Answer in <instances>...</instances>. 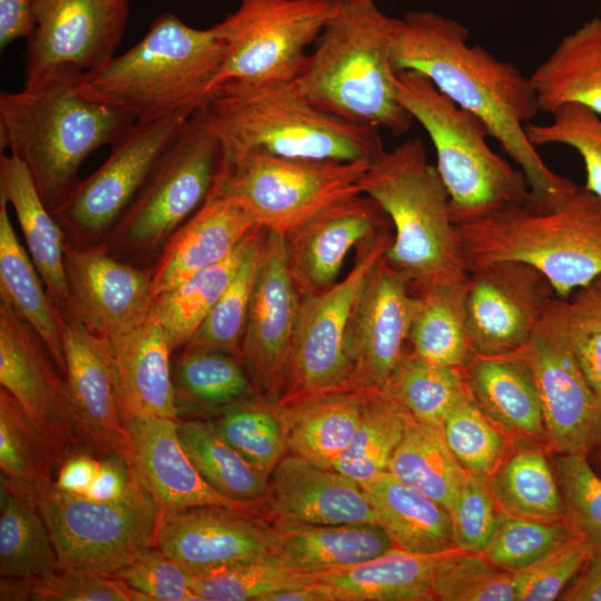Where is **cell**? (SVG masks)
<instances>
[{"instance_id": "6da1fadb", "label": "cell", "mask_w": 601, "mask_h": 601, "mask_svg": "<svg viewBox=\"0 0 601 601\" xmlns=\"http://www.w3.org/2000/svg\"><path fill=\"white\" fill-rule=\"evenodd\" d=\"M469 37L455 19L432 11L406 12L395 46L396 70L422 73L482 120L524 174L535 206L561 204L579 187L549 168L526 136L525 126L540 111L530 77L480 45H469Z\"/></svg>"}, {"instance_id": "7a4b0ae2", "label": "cell", "mask_w": 601, "mask_h": 601, "mask_svg": "<svg viewBox=\"0 0 601 601\" xmlns=\"http://www.w3.org/2000/svg\"><path fill=\"white\" fill-rule=\"evenodd\" d=\"M85 72L58 68L0 93V146L27 166L50 211L80 180L79 169L98 148L115 145L135 119L75 91Z\"/></svg>"}, {"instance_id": "3957f363", "label": "cell", "mask_w": 601, "mask_h": 601, "mask_svg": "<svg viewBox=\"0 0 601 601\" xmlns=\"http://www.w3.org/2000/svg\"><path fill=\"white\" fill-rule=\"evenodd\" d=\"M402 19L374 0H342L337 14L293 80L321 109L349 122L406 132L412 115L395 91V46Z\"/></svg>"}, {"instance_id": "277c9868", "label": "cell", "mask_w": 601, "mask_h": 601, "mask_svg": "<svg viewBox=\"0 0 601 601\" xmlns=\"http://www.w3.org/2000/svg\"><path fill=\"white\" fill-rule=\"evenodd\" d=\"M221 59L213 27L196 29L167 12L129 50L85 72L75 91L135 121L195 112L215 90Z\"/></svg>"}, {"instance_id": "5b68a950", "label": "cell", "mask_w": 601, "mask_h": 601, "mask_svg": "<svg viewBox=\"0 0 601 601\" xmlns=\"http://www.w3.org/2000/svg\"><path fill=\"white\" fill-rule=\"evenodd\" d=\"M226 151L308 160H371L383 142L361 126L313 104L294 81L226 82L201 107Z\"/></svg>"}, {"instance_id": "8992f818", "label": "cell", "mask_w": 601, "mask_h": 601, "mask_svg": "<svg viewBox=\"0 0 601 601\" xmlns=\"http://www.w3.org/2000/svg\"><path fill=\"white\" fill-rule=\"evenodd\" d=\"M359 187L388 216L394 236L384 256L414 295L469 276L449 193L420 138L380 150Z\"/></svg>"}, {"instance_id": "52a82bcc", "label": "cell", "mask_w": 601, "mask_h": 601, "mask_svg": "<svg viewBox=\"0 0 601 601\" xmlns=\"http://www.w3.org/2000/svg\"><path fill=\"white\" fill-rule=\"evenodd\" d=\"M456 228L469 270L497 260L523 262L563 299L601 276V199L584 187L553 207L515 205Z\"/></svg>"}, {"instance_id": "ba28073f", "label": "cell", "mask_w": 601, "mask_h": 601, "mask_svg": "<svg viewBox=\"0 0 601 601\" xmlns=\"http://www.w3.org/2000/svg\"><path fill=\"white\" fill-rule=\"evenodd\" d=\"M398 101L427 132L436 169L449 193L456 225L489 217L505 208L533 203L520 168L491 149L490 131L472 112L457 106L420 72L397 70Z\"/></svg>"}, {"instance_id": "9c48e42d", "label": "cell", "mask_w": 601, "mask_h": 601, "mask_svg": "<svg viewBox=\"0 0 601 601\" xmlns=\"http://www.w3.org/2000/svg\"><path fill=\"white\" fill-rule=\"evenodd\" d=\"M223 152L218 135L198 109L101 245L105 250L131 265L154 266L170 237L210 194Z\"/></svg>"}, {"instance_id": "30bf717a", "label": "cell", "mask_w": 601, "mask_h": 601, "mask_svg": "<svg viewBox=\"0 0 601 601\" xmlns=\"http://www.w3.org/2000/svg\"><path fill=\"white\" fill-rule=\"evenodd\" d=\"M368 162L224 150L211 191L242 204L267 230L285 235L332 205L362 194L359 179Z\"/></svg>"}, {"instance_id": "8fae6325", "label": "cell", "mask_w": 601, "mask_h": 601, "mask_svg": "<svg viewBox=\"0 0 601 601\" xmlns=\"http://www.w3.org/2000/svg\"><path fill=\"white\" fill-rule=\"evenodd\" d=\"M342 0H239L213 26L223 43L216 87L237 82L293 81Z\"/></svg>"}, {"instance_id": "7c38bea8", "label": "cell", "mask_w": 601, "mask_h": 601, "mask_svg": "<svg viewBox=\"0 0 601 601\" xmlns=\"http://www.w3.org/2000/svg\"><path fill=\"white\" fill-rule=\"evenodd\" d=\"M194 114L135 121L105 162L51 211L66 240L82 247L102 245Z\"/></svg>"}, {"instance_id": "4fadbf2b", "label": "cell", "mask_w": 601, "mask_h": 601, "mask_svg": "<svg viewBox=\"0 0 601 601\" xmlns=\"http://www.w3.org/2000/svg\"><path fill=\"white\" fill-rule=\"evenodd\" d=\"M39 504L59 569L116 577L155 545L161 511L145 489L122 501L100 502L53 486Z\"/></svg>"}, {"instance_id": "5bb4252c", "label": "cell", "mask_w": 601, "mask_h": 601, "mask_svg": "<svg viewBox=\"0 0 601 601\" xmlns=\"http://www.w3.org/2000/svg\"><path fill=\"white\" fill-rule=\"evenodd\" d=\"M386 230L357 248L352 270L329 288L300 297L288 364L277 405L343 391L348 374L347 327L363 284L393 242Z\"/></svg>"}, {"instance_id": "9a60e30c", "label": "cell", "mask_w": 601, "mask_h": 601, "mask_svg": "<svg viewBox=\"0 0 601 601\" xmlns=\"http://www.w3.org/2000/svg\"><path fill=\"white\" fill-rule=\"evenodd\" d=\"M538 386L548 444L585 455L601 442V401L571 348L566 298H556L520 349Z\"/></svg>"}, {"instance_id": "2e32d148", "label": "cell", "mask_w": 601, "mask_h": 601, "mask_svg": "<svg viewBox=\"0 0 601 601\" xmlns=\"http://www.w3.org/2000/svg\"><path fill=\"white\" fill-rule=\"evenodd\" d=\"M0 384L56 454L81 450L66 378L32 326L0 300Z\"/></svg>"}, {"instance_id": "e0dca14e", "label": "cell", "mask_w": 601, "mask_h": 601, "mask_svg": "<svg viewBox=\"0 0 601 601\" xmlns=\"http://www.w3.org/2000/svg\"><path fill=\"white\" fill-rule=\"evenodd\" d=\"M384 255L368 273L354 305L347 327L348 374L343 391H383L406 352L418 299L407 277Z\"/></svg>"}, {"instance_id": "ac0fdd59", "label": "cell", "mask_w": 601, "mask_h": 601, "mask_svg": "<svg viewBox=\"0 0 601 601\" xmlns=\"http://www.w3.org/2000/svg\"><path fill=\"white\" fill-rule=\"evenodd\" d=\"M558 298L550 280L519 260H497L469 270L466 315L475 355L520 351Z\"/></svg>"}, {"instance_id": "d6986e66", "label": "cell", "mask_w": 601, "mask_h": 601, "mask_svg": "<svg viewBox=\"0 0 601 601\" xmlns=\"http://www.w3.org/2000/svg\"><path fill=\"white\" fill-rule=\"evenodd\" d=\"M130 0H32L35 28L27 38L26 81L61 68L83 72L115 57Z\"/></svg>"}, {"instance_id": "ffe728a7", "label": "cell", "mask_w": 601, "mask_h": 601, "mask_svg": "<svg viewBox=\"0 0 601 601\" xmlns=\"http://www.w3.org/2000/svg\"><path fill=\"white\" fill-rule=\"evenodd\" d=\"M66 381L81 450L129 460V435L109 337L89 329L70 307L61 311Z\"/></svg>"}, {"instance_id": "44dd1931", "label": "cell", "mask_w": 601, "mask_h": 601, "mask_svg": "<svg viewBox=\"0 0 601 601\" xmlns=\"http://www.w3.org/2000/svg\"><path fill=\"white\" fill-rule=\"evenodd\" d=\"M300 295L287 265L284 235L267 230L242 341V362L259 396L277 404Z\"/></svg>"}, {"instance_id": "7402d4cb", "label": "cell", "mask_w": 601, "mask_h": 601, "mask_svg": "<svg viewBox=\"0 0 601 601\" xmlns=\"http://www.w3.org/2000/svg\"><path fill=\"white\" fill-rule=\"evenodd\" d=\"M63 266L71 308L89 329L111 338L149 317L152 266L121 262L101 245L82 247L67 240Z\"/></svg>"}, {"instance_id": "603a6c76", "label": "cell", "mask_w": 601, "mask_h": 601, "mask_svg": "<svg viewBox=\"0 0 601 601\" xmlns=\"http://www.w3.org/2000/svg\"><path fill=\"white\" fill-rule=\"evenodd\" d=\"M270 521L257 511L204 505L161 512L155 546L188 573L264 558Z\"/></svg>"}, {"instance_id": "cb8c5ba5", "label": "cell", "mask_w": 601, "mask_h": 601, "mask_svg": "<svg viewBox=\"0 0 601 601\" xmlns=\"http://www.w3.org/2000/svg\"><path fill=\"white\" fill-rule=\"evenodd\" d=\"M386 230H393L386 213L358 194L286 233L287 265L300 297L333 286L349 250Z\"/></svg>"}, {"instance_id": "d4e9b609", "label": "cell", "mask_w": 601, "mask_h": 601, "mask_svg": "<svg viewBox=\"0 0 601 601\" xmlns=\"http://www.w3.org/2000/svg\"><path fill=\"white\" fill-rule=\"evenodd\" d=\"M260 513L269 521L300 524L377 523L359 484L290 453L272 471Z\"/></svg>"}, {"instance_id": "484cf974", "label": "cell", "mask_w": 601, "mask_h": 601, "mask_svg": "<svg viewBox=\"0 0 601 601\" xmlns=\"http://www.w3.org/2000/svg\"><path fill=\"white\" fill-rule=\"evenodd\" d=\"M127 431L129 461L141 486L161 512L204 505L259 512L255 506L226 497L204 480L180 443L177 420L132 417L127 420Z\"/></svg>"}, {"instance_id": "4316f807", "label": "cell", "mask_w": 601, "mask_h": 601, "mask_svg": "<svg viewBox=\"0 0 601 601\" xmlns=\"http://www.w3.org/2000/svg\"><path fill=\"white\" fill-rule=\"evenodd\" d=\"M260 225L238 201L210 191L170 237L152 266L154 296L230 256Z\"/></svg>"}, {"instance_id": "83f0119b", "label": "cell", "mask_w": 601, "mask_h": 601, "mask_svg": "<svg viewBox=\"0 0 601 601\" xmlns=\"http://www.w3.org/2000/svg\"><path fill=\"white\" fill-rule=\"evenodd\" d=\"M462 371L469 395L501 430L548 443L535 377L521 351L475 355Z\"/></svg>"}, {"instance_id": "f1b7e54d", "label": "cell", "mask_w": 601, "mask_h": 601, "mask_svg": "<svg viewBox=\"0 0 601 601\" xmlns=\"http://www.w3.org/2000/svg\"><path fill=\"white\" fill-rule=\"evenodd\" d=\"M109 339L126 420H178L170 366L173 349L164 326L149 316L137 327Z\"/></svg>"}, {"instance_id": "f546056e", "label": "cell", "mask_w": 601, "mask_h": 601, "mask_svg": "<svg viewBox=\"0 0 601 601\" xmlns=\"http://www.w3.org/2000/svg\"><path fill=\"white\" fill-rule=\"evenodd\" d=\"M269 556L288 569L322 573L375 558L394 546L377 523L300 524L270 521Z\"/></svg>"}, {"instance_id": "4dcf8cb0", "label": "cell", "mask_w": 601, "mask_h": 601, "mask_svg": "<svg viewBox=\"0 0 601 601\" xmlns=\"http://www.w3.org/2000/svg\"><path fill=\"white\" fill-rule=\"evenodd\" d=\"M453 550L424 554L393 546L364 562L316 573V579L329 588L334 601L436 600L435 580Z\"/></svg>"}, {"instance_id": "1f68e13d", "label": "cell", "mask_w": 601, "mask_h": 601, "mask_svg": "<svg viewBox=\"0 0 601 601\" xmlns=\"http://www.w3.org/2000/svg\"><path fill=\"white\" fill-rule=\"evenodd\" d=\"M0 199L13 207L27 250L60 311L71 307L63 256L65 234L42 201L22 160L0 155Z\"/></svg>"}, {"instance_id": "d6a6232c", "label": "cell", "mask_w": 601, "mask_h": 601, "mask_svg": "<svg viewBox=\"0 0 601 601\" xmlns=\"http://www.w3.org/2000/svg\"><path fill=\"white\" fill-rule=\"evenodd\" d=\"M359 486L394 546L424 554L456 549L449 511L423 492L388 471Z\"/></svg>"}, {"instance_id": "836d02e7", "label": "cell", "mask_w": 601, "mask_h": 601, "mask_svg": "<svg viewBox=\"0 0 601 601\" xmlns=\"http://www.w3.org/2000/svg\"><path fill=\"white\" fill-rule=\"evenodd\" d=\"M530 79L540 111L578 104L601 116V18L564 36Z\"/></svg>"}, {"instance_id": "e575fe53", "label": "cell", "mask_w": 601, "mask_h": 601, "mask_svg": "<svg viewBox=\"0 0 601 601\" xmlns=\"http://www.w3.org/2000/svg\"><path fill=\"white\" fill-rule=\"evenodd\" d=\"M365 395L362 391H333L290 405H278L287 453L333 469L353 439Z\"/></svg>"}, {"instance_id": "d590c367", "label": "cell", "mask_w": 601, "mask_h": 601, "mask_svg": "<svg viewBox=\"0 0 601 601\" xmlns=\"http://www.w3.org/2000/svg\"><path fill=\"white\" fill-rule=\"evenodd\" d=\"M0 297L38 333L66 378L61 311L48 294L28 250L19 242L8 204L1 199Z\"/></svg>"}, {"instance_id": "8d00e7d4", "label": "cell", "mask_w": 601, "mask_h": 601, "mask_svg": "<svg viewBox=\"0 0 601 601\" xmlns=\"http://www.w3.org/2000/svg\"><path fill=\"white\" fill-rule=\"evenodd\" d=\"M1 579L28 581L59 569L57 552L32 490L0 476Z\"/></svg>"}, {"instance_id": "74e56055", "label": "cell", "mask_w": 601, "mask_h": 601, "mask_svg": "<svg viewBox=\"0 0 601 601\" xmlns=\"http://www.w3.org/2000/svg\"><path fill=\"white\" fill-rule=\"evenodd\" d=\"M465 278L434 285L415 296L411 351L435 364L464 368L475 356L466 315Z\"/></svg>"}, {"instance_id": "f35d334b", "label": "cell", "mask_w": 601, "mask_h": 601, "mask_svg": "<svg viewBox=\"0 0 601 601\" xmlns=\"http://www.w3.org/2000/svg\"><path fill=\"white\" fill-rule=\"evenodd\" d=\"M171 372L179 418L217 414L257 394L243 362L219 349L185 346Z\"/></svg>"}, {"instance_id": "ab89813d", "label": "cell", "mask_w": 601, "mask_h": 601, "mask_svg": "<svg viewBox=\"0 0 601 601\" xmlns=\"http://www.w3.org/2000/svg\"><path fill=\"white\" fill-rule=\"evenodd\" d=\"M177 423L180 443L204 480L226 497L260 512L268 477L223 437L213 420L178 418Z\"/></svg>"}, {"instance_id": "60d3db41", "label": "cell", "mask_w": 601, "mask_h": 601, "mask_svg": "<svg viewBox=\"0 0 601 601\" xmlns=\"http://www.w3.org/2000/svg\"><path fill=\"white\" fill-rule=\"evenodd\" d=\"M387 471L440 503L449 513L469 475L445 443L442 430L417 421L410 413Z\"/></svg>"}, {"instance_id": "b9f144b4", "label": "cell", "mask_w": 601, "mask_h": 601, "mask_svg": "<svg viewBox=\"0 0 601 601\" xmlns=\"http://www.w3.org/2000/svg\"><path fill=\"white\" fill-rule=\"evenodd\" d=\"M250 234L226 259L154 297L149 316L164 326L173 352L189 343L223 295L242 262Z\"/></svg>"}, {"instance_id": "7bdbcfd3", "label": "cell", "mask_w": 601, "mask_h": 601, "mask_svg": "<svg viewBox=\"0 0 601 601\" xmlns=\"http://www.w3.org/2000/svg\"><path fill=\"white\" fill-rule=\"evenodd\" d=\"M500 509L510 514L566 521V509L544 452L523 447L509 455L489 477Z\"/></svg>"}, {"instance_id": "ee69618b", "label": "cell", "mask_w": 601, "mask_h": 601, "mask_svg": "<svg viewBox=\"0 0 601 601\" xmlns=\"http://www.w3.org/2000/svg\"><path fill=\"white\" fill-rule=\"evenodd\" d=\"M408 412L383 391H368L353 439L333 469L357 484L387 472Z\"/></svg>"}, {"instance_id": "f6af8a7d", "label": "cell", "mask_w": 601, "mask_h": 601, "mask_svg": "<svg viewBox=\"0 0 601 601\" xmlns=\"http://www.w3.org/2000/svg\"><path fill=\"white\" fill-rule=\"evenodd\" d=\"M383 392L417 421L442 430L467 388L462 368L435 364L406 351Z\"/></svg>"}, {"instance_id": "bcb514c9", "label": "cell", "mask_w": 601, "mask_h": 601, "mask_svg": "<svg viewBox=\"0 0 601 601\" xmlns=\"http://www.w3.org/2000/svg\"><path fill=\"white\" fill-rule=\"evenodd\" d=\"M59 461L14 397L0 388V476L42 497L53 489Z\"/></svg>"}, {"instance_id": "7dc6e473", "label": "cell", "mask_w": 601, "mask_h": 601, "mask_svg": "<svg viewBox=\"0 0 601 601\" xmlns=\"http://www.w3.org/2000/svg\"><path fill=\"white\" fill-rule=\"evenodd\" d=\"M213 421L223 437L267 477L287 453L279 406L257 394L228 405Z\"/></svg>"}, {"instance_id": "c3c4849f", "label": "cell", "mask_w": 601, "mask_h": 601, "mask_svg": "<svg viewBox=\"0 0 601 601\" xmlns=\"http://www.w3.org/2000/svg\"><path fill=\"white\" fill-rule=\"evenodd\" d=\"M266 235L264 227L250 234L234 277L186 346L219 349L242 361V341Z\"/></svg>"}, {"instance_id": "681fc988", "label": "cell", "mask_w": 601, "mask_h": 601, "mask_svg": "<svg viewBox=\"0 0 601 601\" xmlns=\"http://www.w3.org/2000/svg\"><path fill=\"white\" fill-rule=\"evenodd\" d=\"M189 574L203 601H263L273 592L316 580V573L288 569L269 555Z\"/></svg>"}, {"instance_id": "f907efd6", "label": "cell", "mask_w": 601, "mask_h": 601, "mask_svg": "<svg viewBox=\"0 0 601 601\" xmlns=\"http://www.w3.org/2000/svg\"><path fill=\"white\" fill-rule=\"evenodd\" d=\"M442 432L452 454L471 475L489 479L509 456L506 433L469 393L450 411Z\"/></svg>"}, {"instance_id": "816d5d0a", "label": "cell", "mask_w": 601, "mask_h": 601, "mask_svg": "<svg viewBox=\"0 0 601 601\" xmlns=\"http://www.w3.org/2000/svg\"><path fill=\"white\" fill-rule=\"evenodd\" d=\"M575 535L566 521L519 516L501 510L497 528L483 555L499 569L523 571Z\"/></svg>"}, {"instance_id": "f5cc1de1", "label": "cell", "mask_w": 601, "mask_h": 601, "mask_svg": "<svg viewBox=\"0 0 601 601\" xmlns=\"http://www.w3.org/2000/svg\"><path fill=\"white\" fill-rule=\"evenodd\" d=\"M1 601H148L122 580L95 572L58 569L36 580H0Z\"/></svg>"}, {"instance_id": "db71d44e", "label": "cell", "mask_w": 601, "mask_h": 601, "mask_svg": "<svg viewBox=\"0 0 601 601\" xmlns=\"http://www.w3.org/2000/svg\"><path fill=\"white\" fill-rule=\"evenodd\" d=\"M551 116L549 124L525 126L529 140L535 147L559 144L577 150L584 164V188L601 199V116L578 104L564 105Z\"/></svg>"}, {"instance_id": "11a10c76", "label": "cell", "mask_w": 601, "mask_h": 601, "mask_svg": "<svg viewBox=\"0 0 601 601\" xmlns=\"http://www.w3.org/2000/svg\"><path fill=\"white\" fill-rule=\"evenodd\" d=\"M554 473L566 509V522L601 555V477L585 455L563 454L554 460Z\"/></svg>"}, {"instance_id": "9f6ffc18", "label": "cell", "mask_w": 601, "mask_h": 601, "mask_svg": "<svg viewBox=\"0 0 601 601\" xmlns=\"http://www.w3.org/2000/svg\"><path fill=\"white\" fill-rule=\"evenodd\" d=\"M500 514L489 479L469 474L450 511L455 548L483 554L495 533Z\"/></svg>"}, {"instance_id": "6f0895ef", "label": "cell", "mask_w": 601, "mask_h": 601, "mask_svg": "<svg viewBox=\"0 0 601 601\" xmlns=\"http://www.w3.org/2000/svg\"><path fill=\"white\" fill-rule=\"evenodd\" d=\"M571 348L601 401V276L566 298Z\"/></svg>"}, {"instance_id": "680465c9", "label": "cell", "mask_w": 601, "mask_h": 601, "mask_svg": "<svg viewBox=\"0 0 601 601\" xmlns=\"http://www.w3.org/2000/svg\"><path fill=\"white\" fill-rule=\"evenodd\" d=\"M115 578L148 601H203L193 590L190 574L155 545L138 554Z\"/></svg>"}, {"instance_id": "91938a15", "label": "cell", "mask_w": 601, "mask_h": 601, "mask_svg": "<svg viewBox=\"0 0 601 601\" xmlns=\"http://www.w3.org/2000/svg\"><path fill=\"white\" fill-rule=\"evenodd\" d=\"M592 553L591 546L575 535L535 565L520 571L519 601L555 600Z\"/></svg>"}, {"instance_id": "94428289", "label": "cell", "mask_w": 601, "mask_h": 601, "mask_svg": "<svg viewBox=\"0 0 601 601\" xmlns=\"http://www.w3.org/2000/svg\"><path fill=\"white\" fill-rule=\"evenodd\" d=\"M35 28L32 0H0V47L28 38Z\"/></svg>"}, {"instance_id": "6125c7cd", "label": "cell", "mask_w": 601, "mask_h": 601, "mask_svg": "<svg viewBox=\"0 0 601 601\" xmlns=\"http://www.w3.org/2000/svg\"><path fill=\"white\" fill-rule=\"evenodd\" d=\"M562 600L601 601V555L595 553L590 555L575 584Z\"/></svg>"}, {"instance_id": "be15d7a7", "label": "cell", "mask_w": 601, "mask_h": 601, "mask_svg": "<svg viewBox=\"0 0 601 601\" xmlns=\"http://www.w3.org/2000/svg\"><path fill=\"white\" fill-rule=\"evenodd\" d=\"M263 601H334L329 588L317 579L266 595Z\"/></svg>"}]
</instances>
